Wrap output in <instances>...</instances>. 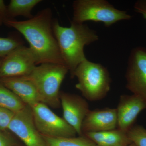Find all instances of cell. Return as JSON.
<instances>
[{
	"mask_svg": "<svg viewBox=\"0 0 146 146\" xmlns=\"http://www.w3.org/2000/svg\"><path fill=\"white\" fill-rule=\"evenodd\" d=\"M14 114L15 113L8 110L0 107V130L8 129Z\"/></svg>",
	"mask_w": 146,
	"mask_h": 146,
	"instance_id": "cell-20",
	"label": "cell"
},
{
	"mask_svg": "<svg viewBox=\"0 0 146 146\" xmlns=\"http://www.w3.org/2000/svg\"><path fill=\"white\" fill-rule=\"evenodd\" d=\"M42 137L46 146H96L94 142L84 135L78 137Z\"/></svg>",
	"mask_w": 146,
	"mask_h": 146,
	"instance_id": "cell-17",
	"label": "cell"
},
{
	"mask_svg": "<svg viewBox=\"0 0 146 146\" xmlns=\"http://www.w3.org/2000/svg\"><path fill=\"white\" fill-rule=\"evenodd\" d=\"M126 146H136L135 145H134V144L132 143L130 144V145H128Z\"/></svg>",
	"mask_w": 146,
	"mask_h": 146,
	"instance_id": "cell-24",
	"label": "cell"
},
{
	"mask_svg": "<svg viewBox=\"0 0 146 146\" xmlns=\"http://www.w3.org/2000/svg\"><path fill=\"white\" fill-rule=\"evenodd\" d=\"M127 134L131 143L136 146H146V129L143 127L134 125Z\"/></svg>",
	"mask_w": 146,
	"mask_h": 146,
	"instance_id": "cell-19",
	"label": "cell"
},
{
	"mask_svg": "<svg viewBox=\"0 0 146 146\" xmlns=\"http://www.w3.org/2000/svg\"><path fill=\"white\" fill-rule=\"evenodd\" d=\"M36 66L33 53L29 47L23 45L3 58L0 79L29 75Z\"/></svg>",
	"mask_w": 146,
	"mask_h": 146,
	"instance_id": "cell-8",
	"label": "cell"
},
{
	"mask_svg": "<svg viewBox=\"0 0 146 146\" xmlns=\"http://www.w3.org/2000/svg\"><path fill=\"white\" fill-rule=\"evenodd\" d=\"M145 109L146 105L139 97L133 94L121 96L116 109L117 128L127 133L134 125L138 115Z\"/></svg>",
	"mask_w": 146,
	"mask_h": 146,
	"instance_id": "cell-11",
	"label": "cell"
},
{
	"mask_svg": "<svg viewBox=\"0 0 146 146\" xmlns=\"http://www.w3.org/2000/svg\"><path fill=\"white\" fill-rule=\"evenodd\" d=\"M7 20V6L4 1L0 0V25L5 23Z\"/></svg>",
	"mask_w": 146,
	"mask_h": 146,
	"instance_id": "cell-22",
	"label": "cell"
},
{
	"mask_svg": "<svg viewBox=\"0 0 146 146\" xmlns=\"http://www.w3.org/2000/svg\"><path fill=\"white\" fill-rule=\"evenodd\" d=\"M135 11L141 13L146 20V0H138L134 5Z\"/></svg>",
	"mask_w": 146,
	"mask_h": 146,
	"instance_id": "cell-21",
	"label": "cell"
},
{
	"mask_svg": "<svg viewBox=\"0 0 146 146\" xmlns=\"http://www.w3.org/2000/svg\"><path fill=\"white\" fill-rule=\"evenodd\" d=\"M60 99L63 119L76 130L77 134L83 136L82 125L90 110L88 103L79 96L64 92L60 93Z\"/></svg>",
	"mask_w": 146,
	"mask_h": 146,
	"instance_id": "cell-10",
	"label": "cell"
},
{
	"mask_svg": "<svg viewBox=\"0 0 146 146\" xmlns=\"http://www.w3.org/2000/svg\"><path fill=\"white\" fill-rule=\"evenodd\" d=\"M0 146H13L10 139L0 130Z\"/></svg>",
	"mask_w": 146,
	"mask_h": 146,
	"instance_id": "cell-23",
	"label": "cell"
},
{
	"mask_svg": "<svg viewBox=\"0 0 146 146\" xmlns=\"http://www.w3.org/2000/svg\"><path fill=\"white\" fill-rule=\"evenodd\" d=\"M52 27L62 58L72 78L76 68L86 59L84 47L96 42L99 36L86 25L72 21L70 26L64 27L53 19Z\"/></svg>",
	"mask_w": 146,
	"mask_h": 146,
	"instance_id": "cell-2",
	"label": "cell"
},
{
	"mask_svg": "<svg viewBox=\"0 0 146 146\" xmlns=\"http://www.w3.org/2000/svg\"><path fill=\"white\" fill-rule=\"evenodd\" d=\"M125 78L126 88L141 98L146 106V48L136 47L131 51Z\"/></svg>",
	"mask_w": 146,
	"mask_h": 146,
	"instance_id": "cell-7",
	"label": "cell"
},
{
	"mask_svg": "<svg viewBox=\"0 0 146 146\" xmlns=\"http://www.w3.org/2000/svg\"><path fill=\"white\" fill-rule=\"evenodd\" d=\"M117 128L116 109L107 108L90 110L82 123V132L83 135L88 132L106 131Z\"/></svg>",
	"mask_w": 146,
	"mask_h": 146,
	"instance_id": "cell-12",
	"label": "cell"
},
{
	"mask_svg": "<svg viewBox=\"0 0 146 146\" xmlns=\"http://www.w3.org/2000/svg\"><path fill=\"white\" fill-rule=\"evenodd\" d=\"M68 71L65 65L44 63L36 65L25 76L34 84L42 103L58 108L60 104V86Z\"/></svg>",
	"mask_w": 146,
	"mask_h": 146,
	"instance_id": "cell-3",
	"label": "cell"
},
{
	"mask_svg": "<svg viewBox=\"0 0 146 146\" xmlns=\"http://www.w3.org/2000/svg\"><path fill=\"white\" fill-rule=\"evenodd\" d=\"M96 146H126L132 143L127 134L117 128L113 130L88 132L83 134Z\"/></svg>",
	"mask_w": 146,
	"mask_h": 146,
	"instance_id": "cell-14",
	"label": "cell"
},
{
	"mask_svg": "<svg viewBox=\"0 0 146 146\" xmlns=\"http://www.w3.org/2000/svg\"><path fill=\"white\" fill-rule=\"evenodd\" d=\"M26 105L13 92L0 83V107L15 113L23 109Z\"/></svg>",
	"mask_w": 146,
	"mask_h": 146,
	"instance_id": "cell-16",
	"label": "cell"
},
{
	"mask_svg": "<svg viewBox=\"0 0 146 146\" xmlns=\"http://www.w3.org/2000/svg\"><path fill=\"white\" fill-rule=\"evenodd\" d=\"M7 129L18 136L26 146H46L35 124L31 107L28 106L26 105L23 109L15 113Z\"/></svg>",
	"mask_w": 146,
	"mask_h": 146,
	"instance_id": "cell-9",
	"label": "cell"
},
{
	"mask_svg": "<svg viewBox=\"0 0 146 146\" xmlns=\"http://www.w3.org/2000/svg\"><path fill=\"white\" fill-rule=\"evenodd\" d=\"M3 58H1V59H0V67H1V64Z\"/></svg>",
	"mask_w": 146,
	"mask_h": 146,
	"instance_id": "cell-25",
	"label": "cell"
},
{
	"mask_svg": "<svg viewBox=\"0 0 146 146\" xmlns=\"http://www.w3.org/2000/svg\"><path fill=\"white\" fill-rule=\"evenodd\" d=\"M23 45V41L18 38L0 37V58H4L17 48Z\"/></svg>",
	"mask_w": 146,
	"mask_h": 146,
	"instance_id": "cell-18",
	"label": "cell"
},
{
	"mask_svg": "<svg viewBox=\"0 0 146 146\" xmlns=\"http://www.w3.org/2000/svg\"><path fill=\"white\" fill-rule=\"evenodd\" d=\"M73 9L72 21L78 23L93 21L110 27L119 21L131 18L127 11L117 9L105 0H76Z\"/></svg>",
	"mask_w": 146,
	"mask_h": 146,
	"instance_id": "cell-5",
	"label": "cell"
},
{
	"mask_svg": "<svg viewBox=\"0 0 146 146\" xmlns=\"http://www.w3.org/2000/svg\"><path fill=\"white\" fill-rule=\"evenodd\" d=\"M42 2V0H11L7 6V20H13L19 16L31 19L33 16L32 10Z\"/></svg>",
	"mask_w": 146,
	"mask_h": 146,
	"instance_id": "cell-15",
	"label": "cell"
},
{
	"mask_svg": "<svg viewBox=\"0 0 146 146\" xmlns=\"http://www.w3.org/2000/svg\"><path fill=\"white\" fill-rule=\"evenodd\" d=\"M35 124L42 136L53 138L76 137V130L63 118L55 114L43 103L31 107Z\"/></svg>",
	"mask_w": 146,
	"mask_h": 146,
	"instance_id": "cell-6",
	"label": "cell"
},
{
	"mask_svg": "<svg viewBox=\"0 0 146 146\" xmlns=\"http://www.w3.org/2000/svg\"><path fill=\"white\" fill-rule=\"evenodd\" d=\"M77 78V89L90 101L104 98L110 91L111 79L108 70L102 64L85 59L76 68L73 78Z\"/></svg>",
	"mask_w": 146,
	"mask_h": 146,
	"instance_id": "cell-4",
	"label": "cell"
},
{
	"mask_svg": "<svg viewBox=\"0 0 146 146\" xmlns=\"http://www.w3.org/2000/svg\"><path fill=\"white\" fill-rule=\"evenodd\" d=\"M0 83L13 92L25 104L30 107L42 102L34 84L26 77L0 79Z\"/></svg>",
	"mask_w": 146,
	"mask_h": 146,
	"instance_id": "cell-13",
	"label": "cell"
},
{
	"mask_svg": "<svg viewBox=\"0 0 146 146\" xmlns=\"http://www.w3.org/2000/svg\"><path fill=\"white\" fill-rule=\"evenodd\" d=\"M52 16V10L47 7L31 19L23 21L7 20L5 22L26 39L35 57L36 65L44 63L65 65L54 33Z\"/></svg>",
	"mask_w": 146,
	"mask_h": 146,
	"instance_id": "cell-1",
	"label": "cell"
}]
</instances>
